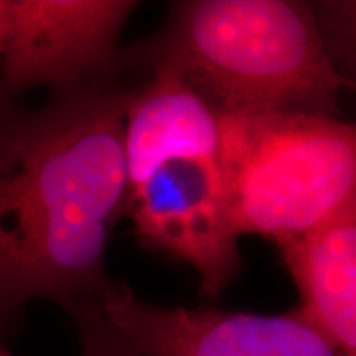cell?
I'll return each instance as SVG.
<instances>
[{
  "mask_svg": "<svg viewBox=\"0 0 356 356\" xmlns=\"http://www.w3.org/2000/svg\"><path fill=\"white\" fill-rule=\"evenodd\" d=\"M129 89L95 79L40 108L0 99V340L32 300H99L126 216Z\"/></svg>",
  "mask_w": 356,
  "mask_h": 356,
  "instance_id": "1",
  "label": "cell"
},
{
  "mask_svg": "<svg viewBox=\"0 0 356 356\" xmlns=\"http://www.w3.org/2000/svg\"><path fill=\"white\" fill-rule=\"evenodd\" d=\"M152 74L129 89L124 122L126 216L137 238L197 270L216 299L241 269L222 168L221 115L167 58L145 47Z\"/></svg>",
  "mask_w": 356,
  "mask_h": 356,
  "instance_id": "2",
  "label": "cell"
},
{
  "mask_svg": "<svg viewBox=\"0 0 356 356\" xmlns=\"http://www.w3.org/2000/svg\"><path fill=\"white\" fill-rule=\"evenodd\" d=\"M145 48L172 61L220 113L337 118L350 86L317 13L292 0L180 3L165 32Z\"/></svg>",
  "mask_w": 356,
  "mask_h": 356,
  "instance_id": "3",
  "label": "cell"
},
{
  "mask_svg": "<svg viewBox=\"0 0 356 356\" xmlns=\"http://www.w3.org/2000/svg\"><path fill=\"white\" fill-rule=\"evenodd\" d=\"M234 234L282 246L356 200V129L332 115L220 113Z\"/></svg>",
  "mask_w": 356,
  "mask_h": 356,
  "instance_id": "4",
  "label": "cell"
},
{
  "mask_svg": "<svg viewBox=\"0 0 356 356\" xmlns=\"http://www.w3.org/2000/svg\"><path fill=\"white\" fill-rule=\"evenodd\" d=\"M0 99L38 86L53 91L106 79L121 63L119 38L131 0H6Z\"/></svg>",
  "mask_w": 356,
  "mask_h": 356,
  "instance_id": "5",
  "label": "cell"
},
{
  "mask_svg": "<svg viewBox=\"0 0 356 356\" xmlns=\"http://www.w3.org/2000/svg\"><path fill=\"white\" fill-rule=\"evenodd\" d=\"M99 304L142 356H341L299 317L140 300L127 284H111Z\"/></svg>",
  "mask_w": 356,
  "mask_h": 356,
  "instance_id": "6",
  "label": "cell"
},
{
  "mask_svg": "<svg viewBox=\"0 0 356 356\" xmlns=\"http://www.w3.org/2000/svg\"><path fill=\"white\" fill-rule=\"evenodd\" d=\"M279 251L299 291V317L341 356H356V200Z\"/></svg>",
  "mask_w": 356,
  "mask_h": 356,
  "instance_id": "7",
  "label": "cell"
},
{
  "mask_svg": "<svg viewBox=\"0 0 356 356\" xmlns=\"http://www.w3.org/2000/svg\"><path fill=\"white\" fill-rule=\"evenodd\" d=\"M76 323L79 356H142L104 314L99 300H81L66 309Z\"/></svg>",
  "mask_w": 356,
  "mask_h": 356,
  "instance_id": "8",
  "label": "cell"
},
{
  "mask_svg": "<svg viewBox=\"0 0 356 356\" xmlns=\"http://www.w3.org/2000/svg\"><path fill=\"white\" fill-rule=\"evenodd\" d=\"M6 26H7V3L6 0H0V55H2L3 38H6Z\"/></svg>",
  "mask_w": 356,
  "mask_h": 356,
  "instance_id": "9",
  "label": "cell"
},
{
  "mask_svg": "<svg viewBox=\"0 0 356 356\" xmlns=\"http://www.w3.org/2000/svg\"><path fill=\"white\" fill-rule=\"evenodd\" d=\"M0 356H10V355H8V351L6 350V346H3L2 340H0Z\"/></svg>",
  "mask_w": 356,
  "mask_h": 356,
  "instance_id": "10",
  "label": "cell"
}]
</instances>
